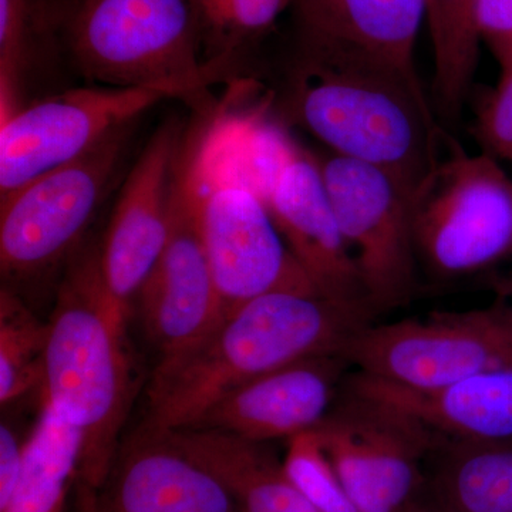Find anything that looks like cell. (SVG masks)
Returning <instances> with one entry per match:
<instances>
[{
  "mask_svg": "<svg viewBox=\"0 0 512 512\" xmlns=\"http://www.w3.org/2000/svg\"><path fill=\"white\" fill-rule=\"evenodd\" d=\"M316 160L370 309H396L417 288L414 191L377 165L333 153Z\"/></svg>",
  "mask_w": 512,
  "mask_h": 512,
  "instance_id": "30bf717a",
  "label": "cell"
},
{
  "mask_svg": "<svg viewBox=\"0 0 512 512\" xmlns=\"http://www.w3.org/2000/svg\"><path fill=\"white\" fill-rule=\"evenodd\" d=\"M511 286H512V284H511Z\"/></svg>",
  "mask_w": 512,
  "mask_h": 512,
  "instance_id": "4dcf8cb0",
  "label": "cell"
},
{
  "mask_svg": "<svg viewBox=\"0 0 512 512\" xmlns=\"http://www.w3.org/2000/svg\"><path fill=\"white\" fill-rule=\"evenodd\" d=\"M167 434L214 474L241 512H316L286 474L284 460L266 443L217 430L183 429Z\"/></svg>",
  "mask_w": 512,
  "mask_h": 512,
  "instance_id": "d6986e66",
  "label": "cell"
},
{
  "mask_svg": "<svg viewBox=\"0 0 512 512\" xmlns=\"http://www.w3.org/2000/svg\"><path fill=\"white\" fill-rule=\"evenodd\" d=\"M248 116L218 117L187 144L200 194L202 239L224 319L266 293H319L286 247L252 178Z\"/></svg>",
  "mask_w": 512,
  "mask_h": 512,
  "instance_id": "277c9868",
  "label": "cell"
},
{
  "mask_svg": "<svg viewBox=\"0 0 512 512\" xmlns=\"http://www.w3.org/2000/svg\"><path fill=\"white\" fill-rule=\"evenodd\" d=\"M315 433L359 512H407L427 488L437 437L390 404L346 389Z\"/></svg>",
  "mask_w": 512,
  "mask_h": 512,
  "instance_id": "9c48e42d",
  "label": "cell"
},
{
  "mask_svg": "<svg viewBox=\"0 0 512 512\" xmlns=\"http://www.w3.org/2000/svg\"><path fill=\"white\" fill-rule=\"evenodd\" d=\"M285 111L329 153L384 168L413 191L441 158V130L419 74L380 57L298 37Z\"/></svg>",
  "mask_w": 512,
  "mask_h": 512,
  "instance_id": "6da1fadb",
  "label": "cell"
},
{
  "mask_svg": "<svg viewBox=\"0 0 512 512\" xmlns=\"http://www.w3.org/2000/svg\"><path fill=\"white\" fill-rule=\"evenodd\" d=\"M427 487L460 512H512V440L437 439Z\"/></svg>",
  "mask_w": 512,
  "mask_h": 512,
  "instance_id": "ffe728a7",
  "label": "cell"
},
{
  "mask_svg": "<svg viewBox=\"0 0 512 512\" xmlns=\"http://www.w3.org/2000/svg\"><path fill=\"white\" fill-rule=\"evenodd\" d=\"M348 366L343 355L320 356L255 377L218 397L187 429L217 430L258 443L291 440L329 416Z\"/></svg>",
  "mask_w": 512,
  "mask_h": 512,
  "instance_id": "9a60e30c",
  "label": "cell"
},
{
  "mask_svg": "<svg viewBox=\"0 0 512 512\" xmlns=\"http://www.w3.org/2000/svg\"><path fill=\"white\" fill-rule=\"evenodd\" d=\"M262 197L286 247L316 291L372 318L362 276L316 156L296 147L266 183Z\"/></svg>",
  "mask_w": 512,
  "mask_h": 512,
  "instance_id": "4fadbf2b",
  "label": "cell"
},
{
  "mask_svg": "<svg viewBox=\"0 0 512 512\" xmlns=\"http://www.w3.org/2000/svg\"><path fill=\"white\" fill-rule=\"evenodd\" d=\"M167 99L175 97L153 87L99 86L22 104L0 119V198L83 156L111 131Z\"/></svg>",
  "mask_w": 512,
  "mask_h": 512,
  "instance_id": "7c38bea8",
  "label": "cell"
},
{
  "mask_svg": "<svg viewBox=\"0 0 512 512\" xmlns=\"http://www.w3.org/2000/svg\"><path fill=\"white\" fill-rule=\"evenodd\" d=\"M181 138L178 123L168 121L148 140L124 180L100 247L107 288L128 311L167 244Z\"/></svg>",
  "mask_w": 512,
  "mask_h": 512,
  "instance_id": "5bb4252c",
  "label": "cell"
},
{
  "mask_svg": "<svg viewBox=\"0 0 512 512\" xmlns=\"http://www.w3.org/2000/svg\"><path fill=\"white\" fill-rule=\"evenodd\" d=\"M50 22L42 0H0V119L22 106L23 84Z\"/></svg>",
  "mask_w": 512,
  "mask_h": 512,
  "instance_id": "d4e9b609",
  "label": "cell"
},
{
  "mask_svg": "<svg viewBox=\"0 0 512 512\" xmlns=\"http://www.w3.org/2000/svg\"><path fill=\"white\" fill-rule=\"evenodd\" d=\"M407 512H460L451 508L450 505L443 503L431 491L426 488L423 495L412 505Z\"/></svg>",
  "mask_w": 512,
  "mask_h": 512,
  "instance_id": "f546056e",
  "label": "cell"
},
{
  "mask_svg": "<svg viewBox=\"0 0 512 512\" xmlns=\"http://www.w3.org/2000/svg\"><path fill=\"white\" fill-rule=\"evenodd\" d=\"M481 42L490 47L501 70L512 64V0H478Z\"/></svg>",
  "mask_w": 512,
  "mask_h": 512,
  "instance_id": "83f0119b",
  "label": "cell"
},
{
  "mask_svg": "<svg viewBox=\"0 0 512 512\" xmlns=\"http://www.w3.org/2000/svg\"><path fill=\"white\" fill-rule=\"evenodd\" d=\"M286 474L316 512H359L315 430L288 440Z\"/></svg>",
  "mask_w": 512,
  "mask_h": 512,
  "instance_id": "484cf974",
  "label": "cell"
},
{
  "mask_svg": "<svg viewBox=\"0 0 512 512\" xmlns=\"http://www.w3.org/2000/svg\"><path fill=\"white\" fill-rule=\"evenodd\" d=\"M357 372L409 390H434L512 365V308L436 312L367 323L346 346Z\"/></svg>",
  "mask_w": 512,
  "mask_h": 512,
  "instance_id": "ba28073f",
  "label": "cell"
},
{
  "mask_svg": "<svg viewBox=\"0 0 512 512\" xmlns=\"http://www.w3.org/2000/svg\"><path fill=\"white\" fill-rule=\"evenodd\" d=\"M298 37L359 50L417 73L426 0H296Z\"/></svg>",
  "mask_w": 512,
  "mask_h": 512,
  "instance_id": "ac0fdd59",
  "label": "cell"
},
{
  "mask_svg": "<svg viewBox=\"0 0 512 512\" xmlns=\"http://www.w3.org/2000/svg\"><path fill=\"white\" fill-rule=\"evenodd\" d=\"M62 33L74 70L100 86L153 87L202 106L222 73L202 60L190 0H74Z\"/></svg>",
  "mask_w": 512,
  "mask_h": 512,
  "instance_id": "5b68a950",
  "label": "cell"
},
{
  "mask_svg": "<svg viewBox=\"0 0 512 512\" xmlns=\"http://www.w3.org/2000/svg\"><path fill=\"white\" fill-rule=\"evenodd\" d=\"M158 363L197 348L221 325L220 296L201 231L200 194L188 147L175 173L170 234L136 299Z\"/></svg>",
  "mask_w": 512,
  "mask_h": 512,
  "instance_id": "8fae6325",
  "label": "cell"
},
{
  "mask_svg": "<svg viewBox=\"0 0 512 512\" xmlns=\"http://www.w3.org/2000/svg\"><path fill=\"white\" fill-rule=\"evenodd\" d=\"M345 387L402 410L439 439L512 440V365L434 390L402 389L359 372L346 377Z\"/></svg>",
  "mask_w": 512,
  "mask_h": 512,
  "instance_id": "e0dca14e",
  "label": "cell"
},
{
  "mask_svg": "<svg viewBox=\"0 0 512 512\" xmlns=\"http://www.w3.org/2000/svg\"><path fill=\"white\" fill-rule=\"evenodd\" d=\"M412 207L417 261L433 278H466L512 255V178L497 158L451 141Z\"/></svg>",
  "mask_w": 512,
  "mask_h": 512,
  "instance_id": "8992f818",
  "label": "cell"
},
{
  "mask_svg": "<svg viewBox=\"0 0 512 512\" xmlns=\"http://www.w3.org/2000/svg\"><path fill=\"white\" fill-rule=\"evenodd\" d=\"M296 0H190L201 57L225 70L245 56Z\"/></svg>",
  "mask_w": 512,
  "mask_h": 512,
  "instance_id": "603a6c76",
  "label": "cell"
},
{
  "mask_svg": "<svg viewBox=\"0 0 512 512\" xmlns=\"http://www.w3.org/2000/svg\"><path fill=\"white\" fill-rule=\"evenodd\" d=\"M476 134L485 154L512 163V64L478 114Z\"/></svg>",
  "mask_w": 512,
  "mask_h": 512,
  "instance_id": "4316f807",
  "label": "cell"
},
{
  "mask_svg": "<svg viewBox=\"0 0 512 512\" xmlns=\"http://www.w3.org/2000/svg\"><path fill=\"white\" fill-rule=\"evenodd\" d=\"M478 0H426L434 52V103L448 123L463 109L476 72L480 32Z\"/></svg>",
  "mask_w": 512,
  "mask_h": 512,
  "instance_id": "7402d4cb",
  "label": "cell"
},
{
  "mask_svg": "<svg viewBox=\"0 0 512 512\" xmlns=\"http://www.w3.org/2000/svg\"><path fill=\"white\" fill-rule=\"evenodd\" d=\"M79 512H241L227 488L170 434L140 429L121 444L103 485Z\"/></svg>",
  "mask_w": 512,
  "mask_h": 512,
  "instance_id": "2e32d148",
  "label": "cell"
},
{
  "mask_svg": "<svg viewBox=\"0 0 512 512\" xmlns=\"http://www.w3.org/2000/svg\"><path fill=\"white\" fill-rule=\"evenodd\" d=\"M130 311L111 295L100 248L67 262L47 336L42 402L82 436L79 495L103 485L121 446L136 376L127 342Z\"/></svg>",
  "mask_w": 512,
  "mask_h": 512,
  "instance_id": "7a4b0ae2",
  "label": "cell"
},
{
  "mask_svg": "<svg viewBox=\"0 0 512 512\" xmlns=\"http://www.w3.org/2000/svg\"><path fill=\"white\" fill-rule=\"evenodd\" d=\"M367 323L369 316L315 292L252 299L197 348L156 366L141 429L158 434L187 429L239 384L312 357L345 356L350 339Z\"/></svg>",
  "mask_w": 512,
  "mask_h": 512,
  "instance_id": "3957f363",
  "label": "cell"
},
{
  "mask_svg": "<svg viewBox=\"0 0 512 512\" xmlns=\"http://www.w3.org/2000/svg\"><path fill=\"white\" fill-rule=\"evenodd\" d=\"M134 123L116 128L83 156L0 198L3 278L29 281L77 254L119 175Z\"/></svg>",
  "mask_w": 512,
  "mask_h": 512,
  "instance_id": "52a82bcc",
  "label": "cell"
},
{
  "mask_svg": "<svg viewBox=\"0 0 512 512\" xmlns=\"http://www.w3.org/2000/svg\"><path fill=\"white\" fill-rule=\"evenodd\" d=\"M28 437L22 439L6 421L0 424V508L5 507L18 487L25 463Z\"/></svg>",
  "mask_w": 512,
  "mask_h": 512,
  "instance_id": "f1b7e54d",
  "label": "cell"
},
{
  "mask_svg": "<svg viewBox=\"0 0 512 512\" xmlns=\"http://www.w3.org/2000/svg\"><path fill=\"white\" fill-rule=\"evenodd\" d=\"M49 323L10 286L0 291V403L8 406L45 383Z\"/></svg>",
  "mask_w": 512,
  "mask_h": 512,
  "instance_id": "cb8c5ba5",
  "label": "cell"
},
{
  "mask_svg": "<svg viewBox=\"0 0 512 512\" xmlns=\"http://www.w3.org/2000/svg\"><path fill=\"white\" fill-rule=\"evenodd\" d=\"M80 451L79 431L42 402L18 487L0 512H66L79 477Z\"/></svg>",
  "mask_w": 512,
  "mask_h": 512,
  "instance_id": "44dd1931",
  "label": "cell"
}]
</instances>
